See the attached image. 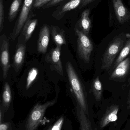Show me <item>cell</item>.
I'll use <instances>...</instances> for the list:
<instances>
[{
  "label": "cell",
  "instance_id": "6da1fadb",
  "mask_svg": "<svg viewBox=\"0 0 130 130\" xmlns=\"http://www.w3.org/2000/svg\"><path fill=\"white\" fill-rule=\"evenodd\" d=\"M66 68L70 85L74 93L77 103L86 115H88V108L86 99L78 76L73 65L70 62L67 63Z\"/></svg>",
  "mask_w": 130,
  "mask_h": 130
},
{
  "label": "cell",
  "instance_id": "7a4b0ae2",
  "mask_svg": "<svg viewBox=\"0 0 130 130\" xmlns=\"http://www.w3.org/2000/svg\"><path fill=\"white\" fill-rule=\"evenodd\" d=\"M56 100L48 101L43 104H36L31 111L26 124V129L36 130L40 124L48 108L54 105Z\"/></svg>",
  "mask_w": 130,
  "mask_h": 130
},
{
  "label": "cell",
  "instance_id": "3957f363",
  "mask_svg": "<svg viewBox=\"0 0 130 130\" xmlns=\"http://www.w3.org/2000/svg\"><path fill=\"white\" fill-rule=\"evenodd\" d=\"M77 52L80 57L86 62H89L93 48V45L87 35L77 28Z\"/></svg>",
  "mask_w": 130,
  "mask_h": 130
},
{
  "label": "cell",
  "instance_id": "277c9868",
  "mask_svg": "<svg viewBox=\"0 0 130 130\" xmlns=\"http://www.w3.org/2000/svg\"><path fill=\"white\" fill-rule=\"evenodd\" d=\"M34 0H25L19 16L15 23V26L9 38L14 41L20 35L22 29L25 23L34 4Z\"/></svg>",
  "mask_w": 130,
  "mask_h": 130
},
{
  "label": "cell",
  "instance_id": "5b68a950",
  "mask_svg": "<svg viewBox=\"0 0 130 130\" xmlns=\"http://www.w3.org/2000/svg\"><path fill=\"white\" fill-rule=\"evenodd\" d=\"M123 40L118 38L113 40L109 44L103 58L102 70H107L111 67L116 55L123 47Z\"/></svg>",
  "mask_w": 130,
  "mask_h": 130
},
{
  "label": "cell",
  "instance_id": "8992f818",
  "mask_svg": "<svg viewBox=\"0 0 130 130\" xmlns=\"http://www.w3.org/2000/svg\"><path fill=\"white\" fill-rule=\"evenodd\" d=\"M9 38L5 34L0 37L1 62L4 79L7 77L8 72L10 67L9 61Z\"/></svg>",
  "mask_w": 130,
  "mask_h": 130
},
{
  "label": "cell",
  "instance_id": "52a82bcc",
  "mask_svg": "<svg viewBox=\"0 0 130 130\" xmlns=\"http://www.w3.org/2000/svg\"><path fill=\"white\" fill-rule=\"evenodd\" d=\"M35 15L31 11L22 29L18 43L26 44L31 37L38 24V20L34 18Z\"/></svg>",
  "mask_w": 130,
  "mask_h": 130
},
{
  "label": "cell",
  "instance_id": "ba28073f",
  "mask_svg": "<svg viewBox=\"0 0 130 130\" xmlns=\"http://www.w3.org/2000/svg\"><path fill=\"white\" fill-rule=\"evenodd\" d=\"M61 51V47L56 46L46 55L45 60L47 63L51 64L52 69L60 75H63V71L60 58Z\"/></svg>",
  "mask_w": 130,
  "mask_h": 130
},
{
  "label": "cell",
  "instance_id": "9c48e42d",
  "mask_svg": "<svg viewBox=\"0 0 130 130\" xmlns=\"http://www.w3.org/2000/svg\"><path fill=\"white\" fill-rule=\"evenodd\" d=\"M83 0H70L61 6L58 7L52 14V16L57 20H60L67 12L77 8L81 4Z\"/></svg>",
  "mask_w": 130,
  "mask_h": 130
},
{
  "label": "cell",
  "instance_id": "30bf717a",
  "mask_svg": "<svg viewBox=\"0 0 130 130\" xmlns=\"http://www.w3.org/2000/svg\"><path fill=\"white\" fill-rule=\"evenodd\" d=\"M50 40V30L47 26H42L39 32L38 42L39 53L45 54L47 52Z\"/></svg>",
  "mask_w": 130,
  "mask_h": 130
},
{
  "label": "cell",
  "instance_id": "8fae6325",
  "mask_svg": "<svg viewBox=\"0 0 130 130\" xmlns=\"http://www.w3.org/2000/svg\"><path fill=\"white\" fill-rule=\"evenodd\" d=\"M119 107L117 105H112L108 107L100 122L101 128H103L110 122L115 121L118 119Z\"/></svg>",
  "mask_w": 130,
  "mask_h": 130
},
{
  "label": "cell",
  "instance_id": "7c38bea8",
  "mask_svg": "<svg viewBox=\"0 0 130 130\" xmlns=\"http://www.w3.org/2000/svg\"><path fill=\"white\" fill-rule=\"evenodd\" d=\"M113 7L117 19L121 23H124L128 19V12L122 0H112Z\"/></svg>",
  "mask_w": 130,
  "mask_h": 130
},
{
  "label": "cell",
  "instance_id": "4fadbf2b",
  "mask_svg": "<svg viewBox=\"0 0 130 130\" xmlns=\"http://www.w3.org/2000/svg\"><path fill=\"white\" fill-rule=\"evenodd\" d=\"M26 50V44L18 43V46L13 60V67L16 72H18L19 71L24 62Z\"/></svg>",
  "mask_w": 130,
  "mask_h": 130
},
{
  "label": "cell",
  "instance_id": "5bb4252c",
  "mask_svg": "<svg viewBox=\"0 0 130 130\" xmlns=\"http://www.w3.org/2000/svg\"><path fill=\"white\" fill-rule=\"evenodd\" d=\"M130 67V58H125L116 66L111 75V79L122 78L127 73Z\"/></svg>",
  "mask_w": 130,
  "mask_h": 130
},
{
  "label": "cell",
  "instance_id": "9a60e30c",
  "mask_svg": "<svg viewBox=\"0 0 130 130\" xmlns=\"http://www.w3.org/2000/svg\"><path fill=\"white\" fill-rule=\"evenodd\" d=\"M52 36L56 46L61 47L66 44L64 31L63 29L60 28L56 26H53L51 32Z\"/></svg>",
  "mask_w": 130,
  "mask_h": 130
},
{
  "label": "cell",
  "instance_id": "2e32d148",
  "mask_svg": "<svg viewBox=\"0 0 130 130\" xmlns=\"http://www.w3.org/2000/svg\"><path fill=\"white\" fill-rule=\"evenodd\" d=\"M77 114L80 123V129L81 130H92L91 123L86 114L77 103Z\"/></svg>",
  "mask_w": 130,
  "mask_h": 130
},
{
  "label": "cell",
  "instance_id": "e0dca14e",
  "mask_svg": "<svg viewBox=\"0 0 130 130\" xmlns=\"http://www.w3.org/2000/svg\"><path fill=\"white\" fill-rule=\"evenodd\" d=\"M90 10L87 9L82 12L79 21V26L81 31L88 35L91 28V22L89 16Z\"/></svg>",
  "mask_w": 130,
  "mask_h": 130
},
{
  "label": "cell",
  "instance_id": "ac0fdd59",
  "mask_svg": "<svg viewBox=\"0 0 130 130\" xmlns=\"http://www.w3.org/2000/svg\"><path fill=\"white\" fill-rule=\"evenodd\" d=\"M12 96L9 84L6 83L4 84L2 95V103L4 110L7 111L12 101Z\"/></svg>",
  "mask_w": 130,
  "mask_h": 130
},
{
  "label": "cell",
  "instance_id": "d6986e66",
  "mask_svg": "<svg viewBox=\"0 0 130 130\" xmlns=\"http://www.w3.org/2000/svg\"><path fill=\"white\" fill-rule=\"evenodd\" d=\"M92 88L95 99L96 101H100L102 95L103 87L99 76L93 81Z\"/></svg>",
  "mask_w": 130,
  "mask_h": 130
},
{
  "label": "cell",
  "instance_id": "ffe728a7",
  "mask_svg": "<svg viewBox=\"0 0 130 130\" xmlns=\"http://www.w3.org/2000/svg\"><path fill=\"white\" fill-rule=\"evenodd\" d=\"M22 0H13L9 11L8 19L10 22L15 20L22 4Z\"/></svg>",
  "mask_w": 130,
  "mask_h": 130
},
{
  "label": "cell",
  "instance_id": "44dd1931",
  "mask_svg": "<svg viewBox=\"0 0 130 130\" xmlns=\"http://www.w3.org/2000/svg\"><path fill=\"white\" fill-rule=\"evenodd\" d=\"M130 52V38L128 40L125 45L121 51L116 61L114 64V67H116L118 64L125 59Z\"/></svg>",
  "mask_w": 130,
  "mask_h": 130
},
{
  "label": "cell",
  "instance_id": "7402d4cb",
  "mask_svg": "<svg viewBox=\"0 0 130 130\" xmlns=\"http://www.w3.org/2000/svg\"><path fill=\"white\" fill-rule=\"evenodd\" d=\"M38 71L36 68H32L29 71L26 80V88L28 89L31 85L35 81L38 76Z\"/></svg>",
  "mask_w": 130,
  "mask_h": 130
},
{
  "label": "cell",
  "instance_id": "603a6c76",
  "mask_svg": "<svg viewBox=\"0 0 130 130\" xmlns=\"http://www.w3.org/2000/svg\"><path fill=\"white\" fill-rule=\"evenodd\" d=\"M4 6L3 0H0V31H2L4 28Z\"/></svg>",
  "mask_w": 130,
  "mask_h": 130
},
{
  "label": "cell",
  "instance_id": "cb8c5ba5",
  "mask_svg": "<svg viewBox=\"0 0 130 130\" xmlns=\"http://www.w3.org/2000/svg\"><path fill=\"white\" fill-rule=\"evenodd\" d=\"M52 1V0H35L33 7L36 9H39L43 7Z\"/></svg>",
  "mask_w": 130,
  "mask_h": 130
},
{
  "label": "cell",
  "instance_id": "d4e9b609",
  "mask_svg": "<svg viewBox=\"0 0 130 130\" xmlns=\"http://www.w3.org/2000/svg\"><path fill=\"white\" fill-rule=\"evenodd\" d=\"M63 122V118L61 117L52 127L48 128V129L51 130H60L62 128Z\"/></svg>",
  "mask_w": 130,
  "mask_h": 130
},
{
  "label": "cell",
  "instance_id": "484cf974",
  "mask_svg": "<svg viewBox=\"0 0 130 130\" xmlns=\"http://www.w3.org/2000/svg\"><path fill=\"white\" fill-rule=\"evenodd\" d=\"M64 0H52L51 2L46 4L43 7L44 9L45 8H50L51 7H53L54 6L58 5V4L60 3L61 2L64 1Z\"/></svg>",
  "mask_w": 130,
  "mask_h": 130
},
{
  "label": "cell",
  "instance_id": "4316f807",
  "mask_svg": "<svg viewBox=\"0 0 130 130\" xmlns=\"http://www.w3.org/2000/svg\"><path fill=\"white\" fill-rule=\"evenodd\" d=\"M10 126V124L9 123H0V130H9Z\"/></svg>",
  "mask_w": 130,
  "mask_h": 130
},
{
  "label": "cell",
  "instance_id": "83f0119b",
  "mask_svg": "<svg viewBox=\"0 0 130 130\" xmlns=\"http://www.w3.org/2000/svg\"><path fill=\"white\" fill-rule=\"evenodd\" d=\"M95 1V0H83L81 4H80V7H84L85 6L89 4L90 3Z\"/></svg>",
  "mask_w": 130,
  "mask_h": 130
},
{
  "label": "cell",
  "instance_id": "f1b7e54d",
  "mask_svg": "<svg viewBox=\"0 0 130 130\" xmlns=\"http://www.w3.org/2000/svg\"><path fill=\"white\" fill-rule=\"evenodd\" d=\"M3 118V112L2 111V108H1V111H0V123H2V120Z\"/></svg>",
  "mask_w": 130,
  "mask_h": 130
},
{
  "label": "cell",
  "instance_id": "f546056e",
  "mask_svg": "<svg viewBox=\"0 0 130 130\" xmlns=\"http://www.w3.org/2000/svg\"><path fill=\"white\" fill-rule=\"evenodd\" d=\"M128 104H129V107H130V100H129V103H128Z\"/></svg>",
  "mask_w": 130,
  "mask_h": 130
}]
</instances>
